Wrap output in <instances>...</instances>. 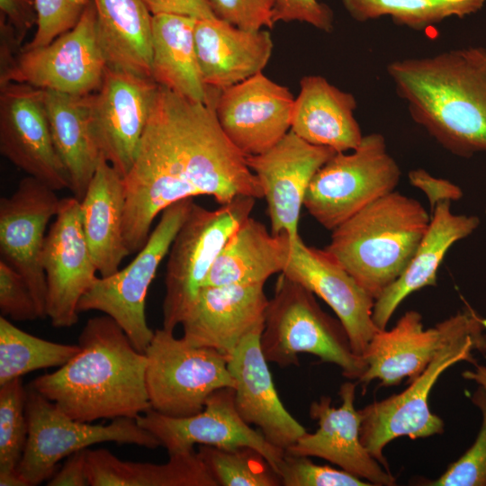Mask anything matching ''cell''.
<instances>
[{"instance_id": "83f0119b", "label": "cell", "mask_w": 486, "mask_h": 486, "mask_svg": "<svg viewBox=\"0 0 486 486\" xmlns=\"http://www.w3.org/2000/svg\"><path fill=\"white\" fill-rule=\"evenodd\" d=\"M83 230L98 273L108 276L130 255L123 238V176L103 157L80 200Z\"/></svg>"}, {"instance_id": "5bb4252c", "label": "cell", "mask_w": 486, "mask_h": 486, "mask_svg": "<svg viewBox=\"0 0 486 486\" xmlns=\"http://www.w3.org/2000/svg\"><path fill=\"white\" fill-rule=\"evenodd\" d=\"M54 218L41 256L45 313L53 327L69 328L78 322V302L98 271L83 230L80 201L75 196L61 198Z\"/></svg>"}, {"instance_id": "d6a6232c", "label": "cell", "mask_w": 486, "mask_h": 486, "mask_svg": "<svg viewBox=\"0 0 486 486\" xmlns=\"http://www.w3.org/2000/svg\"><path fill=\"white\" fill-rule=\"evenodd\" d=\"M86 472L91 486H218L194 449L169 454L166 463L158 464L87 448Z\"/></svg>"}, {"instance_id": "7dc6e473", "label": "cell", "mask_w": 486, "mask_h": 486, "mask_svg": "<svg viewBox=\"0 0 486 486\" xmlns=\"http://www.w3.org/2000/svg\"><path fill=\"white\" fill-rule=\"evenodd\" d=\"M48 486L89 485L86 472V449L67 457L62 467L49 479Z\"/></svg>"}, {"instance_id": "9a60e30c", "label": "cell", "mask_w": 486, "mask_h": 486, "mask_svg": "<svg viewBox=\"0 0 486 486\" xmlns=\"http://www.w3.org/2000/svg\"><path fill=\"white\" fill-rule=\"evenodd\" d=\"M136 420L159 441L168 454L192 450L195 444L217 447L249 446L258 451L278 473L285 453L242 419L235 406L232 387L213 392L197 414L175 418L150 409Z\"/></svg>"}, {"instance_id": "9c48e42d", "label": "cell", "mask_w": 486, "mask_h": 486, "mask_svg": "<svg viewBox=\"0 0 486 486\" xmlns=\"http://www.w3.org/2000/svg\"><path fill=\"white\" fill-rule=\"evenodd\" d=\"M400 170L380 133L364 136L350 154L337 152L313 176L304 207L321 226L333 230L356 212L392 193Z\"/></svg>"}, {"instance_id": "ee69618b", "label": "cell", "mask_w": 486, "mask_h": 486, "mask_svg": "<svg viewBox=\"0 0 486 486\" xmlns=\"http://www.w3.org/2000/svg\"><path fill=\"white\" fill-rule=\"evenodd\" d=\"M0 13L13 29L18 45L31 28L37 24L34 0H0Z\"/></svg>"}, {"instance_id": "4fadbf2b", "label": "cell", "mask_w": 486, "mask_h": 486, "mask_svg": "<svg viewBox=\"0 0 486 486\" xmlns=\"http://www.w3.org/2000/svg\"><path fill=\"white\" fill-rule=\"evenodd\" d=\"M158 86L150 77L106 67L101 86L88 94L94 141L123 177L135 161Z\"/></svg>"}, {"instance_id": "7c38bea8", "label": "cell", "mask_w": 486, "mask_h": 486, "mask_svg": "<svg viewBox=\"0 0 486 486\" xmlns=\"http://www.w3.org/2000/svg\"><path fill=\"white\" fill-rule=\"evenodd\" d=\"M105 68L96 35V10L91 0L72 29L46 46L18 50L1 68L0 86L16 82L41 90L87 95L99 88Z\"/></svg>"}, {"instance_id": "ffe728a7", "label": "cell", "mask_w": 486, "mask_h": 486, "mask_svg": "<svg viewBox=\"0 0 486 486\" xmlns=\"http://www.w3.org/2000/svg\"><path fill=\"white\" fill-rule=\"evenodd\" d=\"M293 103L288 87L261 72L221 90L215 111L226 136L248 157L268 150L287 134Z\"/></svg>"}, {"instance_id": "cb8c5ba5", "label": "cell", "mask_w": 486, "mask_h": 486, "mask_svg": "<svg viewBox=\"0 0 486 486\" xmlns=\"http://www.w3.org/2000/svg\"><path fill=\"white\" fill-rule=\"evenodd\" d=\"M268 302L265 284L205 285L181 324L182 338L229 356L246 335L264 324Z\"/></svg>"}, {"instance_id": "d4e9b609", "label": "cell", "mask_w": 486, "mask_h": 486, "mask_svg": "<svg viewBox=\"0 0 486 486\" xmlns=\"http://www.w3.org/2000/svg\"><path fill=\"white\" fill-rule=\"evenodd\" d=\"M194 41L205 86L216 90L261 73L272 55L268 31H248L218 17L197 20Z\"/></svg>"}, {"instance_id": "7bdbcfd3", "label": "cell", "mask_w": 486, "mask_h": 486, "mask_svg": "<svg viewBox=\"0 0 486 486\" xmlns=\"http://www.w3.org/2000/svg\"><path fill=\"white\" fill-rule=\"evenodd\" d=\"M300 21L319 30H333V13L325 4L317 0H275L274 22Z\"/></svg>"}, {"instance_id": "8fae6325", "label": "cell", "mask_w": 486, "mask_h": 486, "mask_svg": "<svg viewBox=\"0 0 486 486\" xmlns=\"http://www.w3.org/2000/svg\"><path fill=\"white\" fill-rule=\"evenodd\" d=\"M193 202L184 199L165 209L134 259L111 275L97 277L78 302L79 313L97 310L112 318L141 353L154 336L145 313L148 288Z\"/></svg>"}, {"instance_id": "c3c4849f", "label": "cell", "mask_w": 486, "mask_h": 486, "mask_svg": "<svg viewBox=\"0 0 486 486\" xmlns=\"http://www.w3.org/2000/svg\"><path fill=\"white\" fill-rule=\"evenodd\" d=\"M462 375L466 380L475 382L486 392V366L475 364V370L464 371Z\"/></svg>"}, {"instance_id": "52a82bcc", "label": "cell", "mask_w": 486, "mask_h": 486, "mask_svg": "<svg viewBox=\"0 0 486 486\" xmlns=\"http://www.w3.org/2000/svg\"><path fill=\"white\" fill-rule=\"evenodd\" d=\"M485 326L486 321L481 319L451 339L400 393L359 410L361 442L386 470L389 465L382 453L391 441L402 436L423 438L444 431V421L428 407L429 393L447 368L461 361L475 364L472 352L486 353Z\"/></svg>"}, {"instance_id": "ab89813d", "label": "cell", "mask_w": 486, "mask_h": 486, "mask_svg": "<svg viewBox=\"0 0 486 486\" xmlns=\"http://www.w3.org/2000/svg\"><path fill=\"white\" fill-rule=\"evenodd\" d=\"M91 0H34L37 30L32 40L22 49L46 46L72 29Z\"/></svg>"}, {"instance_id": "e575fe53", "label": "cell", "mask_w": 486, "mask_h": 486, "mask_svg": "<svg viewBox=\"0 0 486 486\" xmlns=\"http://www.w3.org/2000/svg\"><path fill=\"white\" fill-rule=\"evenodd\" d=\"M356 21L389 15L398 25L422 31L451 17L463 18L481 10L486 0H342Z\"/></svg>"}, {"instance_id": "1f68e13d", "label": "cell", "mask_w": 486, "mask_h": 486, "mask_svg": "<svg viewBox=\"0 0 486 486\" xmlns=\"http://www.w3.org/2000/svg\"><path fill=\"white\" fill-rule=\"evenodd\" d=\"M41 92L53 144L69 178V190L80 201L101 157L91 132L88 94Z\"/></svg>"}, {"instance_id": "603a6c76", "label": "cell", "mask_w": 486, "mask_h": 486, "mask_svg": "<svg viewBox=\"0 0 486 486\" xmlns=\"http://www.w3.org/2000/svg\"><path fill=\"white\" fill-rule=\"evenodd\" d=\"M263 328L264 324L243 338L229 356L228 367L235 381V406L242 419L285 451L307 431L285 409L274 387L260 344Z\"/></svg>"}, {"instance_id": "6da1fadb", "label": "cell", "mask_w": 486, "mask_h": 486, "mask_svg": "<svg viewBox=\"0 0 486 486\" xmlns=\"http://www.w3.org/2000/svg\"><path fill=\"white\" fill-rule=\"evenodd\" d=\"M217 98L198 103L158 86L135 161L123 177V238L130 254L147 242L154 220L170 205L208 195L220 204L263 198L247 157L222 130Z\"/></svg>"}, {"instance_id": "4dcf8cb0", "label": "cell", "mask_w": 486, "mask_h": 486, "mask_svg": "<svg viewBox=\"0 0 486 486\" xmlns=\"http://www.w3.org/2000/svg\"><path fill=\"white\" fill-rule=\"evenodd\" d=\"M93 2L106 67L152 78V14L142 0Z\"/></svg>"}, {"instance_id": "44dd1931", "label": "cell", "mask_w": 486, "mask_h": 486, "mask_svg": "<svg viewBox=\"0 0 486 486\" xmlns=\"http://www.w3.org/2000/svg\"><path fill=\"white\" fill-rule=\"evenodd\" d=\"M356 383L344 382L339 390L342 403L335 408L329 396H321L310 406V416L318 421L314 433L305 432L285 453L325 459L372 485L391 486L395 478L363 446L362 416L355 408Z\"/></svg>"}, {"instance_id": "ba28073f", "label": "cell", "mask_w": 486, "mask_h": 486, "mask_svg": "<svg viewBox=\"0 0 486 486\" xmlns=\"http://www.w3.org/2000/svg\"><path fill=\"white\" fill-rule=\"evenodd\" d=\"M26 389L29 432L17 471L29 486L50 479L59 461L95 444L115 442L149 449L160 446L159 441L136 418H117L108 425L81 422L68 416L31 385Z\"/></svg>"}, {"instance_id": "e0dca14e", "label": "cell", "mask_w": 486, "mask_h": 486, "mask_svg": "<svg viewBox=\"0 0 486 486\" xmlns=\"http://www.w3.org/2000/svg\"><path fill=\"white\" fill-rule=\"evenodd\" d=\"M0 88L2 156L56 191L69 189L67 170L53 144L41 89L16 82Z\"/></svg>"}, {"instance_id": "ac0fdd59", "label": "cell", "mask_w": 486, "mask_h": 486, "mask_svg": "<svg viewBox=\"0 0 486 486\" xmlns=\"http://www.w3.org/2000/svg\"><path fill=\"white\" fill-rule=\"evenodd\" d=\"M337 152L310 144L291 130L268 150L247 157L257 177L273 234H287L295 242L308 187L318 170Z\"/></svg>"}, {"instance_id": "8992f818", "label": "cell", "mask_w": 486, "mask_h": 486, "mask_svg": "<svg viewBox=\"0 0 486 486\" xmlns=\"http://www.w3.org/2000/svg\"><path fill=\"white\" fill-rule=\"evenodd\" d=\"M256 200L239 196L214 210L193 202L167 254L163 328L174 332L184 320L219 254L250 217Z\"/></svg>"}, {"instance_id": "7a4b0ae2", "label": "cell", "mask_w": 486, "mask_h": 486, "mask_svg": "<svg viewBox=\"0 0 486 486\" xmlns=\"http://www.w3.org/2000/svg\"><path fill=\"white\" fill-rule=\"evenodd\" d=\"M80 351L53 373L29 384L81 422L137 418L151 409L147 356L108 315L89 319L78 338Z\"/></svg>"}, {"instance_id": "f6af8a7d", "label": "cell", "mask_w": 486, "mask_h": 486, "mask_svg": "<svg viewBox=\"0 0 486 486\" xmlns=\"http://www.w3.org/2000/svg\"><path fill=\"white\" fill-rule=\"evenodd\" d=\"M152 15L176 14L201 19H213L215 15L210 0H142Z\"/></svg>"}, {"instance_id": "2e32d148", "label": "cell", "mask_w": 486, "mask_h": 486, "mask_svg": "<svg viewBox=\"0 0 486 486\" xmlns=\"http://www.w3.org/2000/svg\"><path fill=\"white\" fill-rule=\"evenodd\" d=\"M56 190L27 176L15 191L0 200L1 259L28 284L40 319L46 317L47 285L41 264L47 225L59 210Z\"/></svg>"}, {"instance_id": "8d00e7d4", "label": "cell", "mask_w": 486, "mask_h": 486, "mask_svg": "<svg viewBox=\"0 0 486 486\" xmlns=\"http://www.w3.org/2000/svg\"><path fill=\"white\" fill-rule=\"evenodd\" d=\"M26 394L21 378L0 385V472L16 470L25 449Z\"/></svg>"}, {"instance_id": "3957f363", "label": "cell", "mask_w": 486, "mask_h": 486, "mask_svg": "<svg viewBox=\"0 0 486 486\" xmlns=\"http://www.w3.org/2000/svg\"><path fill=\"white\" fill-rule=\"evenodd\" d=\"M387 72L413 121L451 153L486 152V48L391 62Z\"/></svg>"}, {"instance_id": "b9f144b4", "label": "cell", "mask_w": 486, "mask_h": 486, "mask_svg": "<svg viewBox=\"0 0 486 486\" xmlns=\"http://www.w3.org/2000/svg\"><path fill=\"white\" fill-rule=\"evenodd\" d=\"M215 15L240 29L274 27L275 0H210Z\"/></svg>"}, {"instance_id": "681fc988", "label": "cell", "mask_w": 486, "mask_h": 486, "mask_svg": "<svg viewBox=\"0 0 486 486\" xmlns=\"http://www.w3.org/2000/svg\"><path fill=\"white\" fill-rule=\"evenodd\" d=\"M0 486H29L17 469L0 472Z\"/></svg>"}, {"instance_id": "bcb514c9", "label": "cell", "mask_w": 486, "mask_h": 486, "mask_svg": "<svg viewBox=\"0 0 486 486\" xmlns=\"http://www.w3.org/2000/svg\"><path fill=\"white\" fill-rule=\"evenodd\" d=\"M410 183L428 195L432 209L441 201H457L462 190L447 180L436 178L423 169L413 170L409 174Z\"/></svg>"}, {"instance_id": "d590c367", "label": "cell", "mask_w": 486, "mask_h": 486, "mask_svg": "<svg viewBox=\"0 0 486 486\" xmlns=\"http://www.w3.org/2000/svg\"><path fill=\"white\" fill-rule=\"evenodd\" d=\"M218 486H278L281 479L267 460L249 446L200 445L197 451Z\"/></svg>"}, {"instance_id": "74e56055", "label": "cell", "mask_w": 486, "mask_h": 486, "mask_svg": "<svg viewBox=\"0 0 486 486\" xmlns=\"http://www.w3.org/2000/svg\"><path fill=\"white\" fill-rule=\"evenodd\" d=\"M482 413V426L473 445L431 486H486V392L479 386L471 396Z\"/></svg>"}, {"instance_id": "f1b7e54d", "label": "cell", "mask_w": 486, "mask_h": 486, "mask_svg": "<svg viewBox=\"0 0 486 486\" xmlns=\"http://www.w3.org/2000/svg\"><path fill=\"white\" fill-rule=\"evenodd\" d=\"M294 242L285 234H273L248 217L230 238L214 262L203 286L265 284L283 273Z\"/></svg>"}, {"instance_id": "484cf974", "label": "cell", "mask_w": 486, "mask_h": 486, "mask_svg": "<svg viewBox=\"0 0 486 486\" xmlns=\"http://www.w3.org/2000/svg\"><path fill=\"white\" fill-rule=\"evenodd\" d=\"M450 204L451 201L445 200L434 207L428 228L407 268L375 300L373 320L378 329L386 328L392 314L407 296L436 284L438 267L448 249L479 226L478 217L454 214Z\"/></svg>"}, {"instance_id": "f35d334b", "label": "cell", "mask_w": 486, "mask_h": 486, "mask_svg": "<svg viewBox=\"0 0 486 486\" xmlns=\"http://www.w3.org/2000/svg\"><path fill=\"white\" fill-rule=\"evenodd\" d=\"M278 474L284 486H370V482L345 471L319 465L308 456L284 453Z\"/></svg>"}, {"instance_id": "836d02e7", "label": "cell", "mask_w": 486, "mask_h": 486, "mask_svg": "<svg viewBox=\"0 0 486 486\" xmlns=\"http://www.w3.org/2000/svg\"><path fill=\"white\" fill-rule=\"evenodd\" d=\"M79 351V345L38 338L0 317V385L32 371L60 367Z\"/></svg>"}, {"instance_id": "f546056e", "label": "cell", "mask_w": 486, "mask_h": 486, "mask_svg": "<svg viewBox=\"0 0 486 486\" xmlns=\"http://www.w3.org/2000/svg\"><path fill=\"white\" fill-rule=\"evenodd\" d=\"M196 21L176 14L152 15L151 77L187 99L208 103L219 90L207 87L202 77L194 41Z\"/></svg>"}, {"instance_id": "d6986e66", "label": "cell", "mask_w": 486, "mask_h": 486, "mask_svg": "<svg viewBox=\"0 0 486 486\" xmlns=\"http://www.w3.org/2000/svg\"><path fill=\"white\" fill-rule=\"evenodd\" d=\"M479 320L469 309L424 328L421 315L407 311L392 328L379 329L374 335L363 356L366 370L358 382L366 385L378 379L381 385L391 386L404 378L413 381L446 344Z\"/></svg>"}, {"instance_id": "277c9868", "label": "cell", "mask_w": 486, "mask_h": 486, "mask_svg": "<svg viewBox=\"0 0 486 486\" xmlns=\"http://www.w3.org/2000/svg\"><path fill=\"white\" fill-rule=\"evenodd\" d=\"M429 222L418 200L393 191L331 230L324 249L376 300L405 271Z\"/></svg>"}, {"instance_id": "5b68a950", "label": "cell", "mask_w": 486, "mask_h": 486, "mask_svg": "<svg viewBox=\"0 0 486 486\" xmlns=\"http://www.w3.org/2000/svg\"><path fill=\"white\" fill-rule=\"evenodd\" d=\"M315 294L281 273L265 314L260 344L268 363L299 365V354L337 364L345 377L358 380L366 370L352 348L341 321L326 313Z\"/></svg>"}, {"instance_id": "7402d4cb", "label": "cell", "mask_w": 486, "mask_h": 486, "mask_svg": "<svg viewBox=\"0 0 486 486\" xmlns=\"http://www.w3.org/2000/svg\"><path fill=\"white\" fill-rule=\"evenodd\" d=\"M321 298L346 330L353 350L364 356L379 330L373 320L375 300L325 249L307 246L300 237L283 272Z\"/></svg>"}, {"instance_id": "4316f807", "label": "cell", "mask_w": 486, "mask_h": 486, "mask_svg": "<svg viewBox=\"0 0 486 486\" xmlns=\"http://www.w3.org/2000/svg\"><path fill=\"white\" fill-rule=\"evenodd\" d=\"M356 101L321 76H305L294 99L291 130L305 141L336 152L355 149L363 139L354 116Z\"/></svg>"}, {"instance_id": "30bf717a", "label": "cell", "mask_w": 486, "mask_h": 486, "mask_svg": "<svg viewBox=\"0 0 486 486\" xmlns=\"http://www.w3.org/2000/svg\"><path fill=\"white\" fill-rule=\"evenodd\" d=\"M145 354L149 402L160 414L175 418L197 414L213 392L235 387L227 355L193 346L163 328L154 331Z\"/></svg>"}, {"instance_id": "60d3db41", "label": "cell", "mask_w": 486, "mask_h": 486, "mask_svg": "<svg viewBox=\"0 0 486 486\" xmlns=\"http://www.w3.org/2000/svg\"><path fill=\"white\" fill-rule=\"evenodd\" d=\"M0 310L1 316L17 321L40 318L23 277L3 259H0Z\"/></svg>"}]
</instances>
